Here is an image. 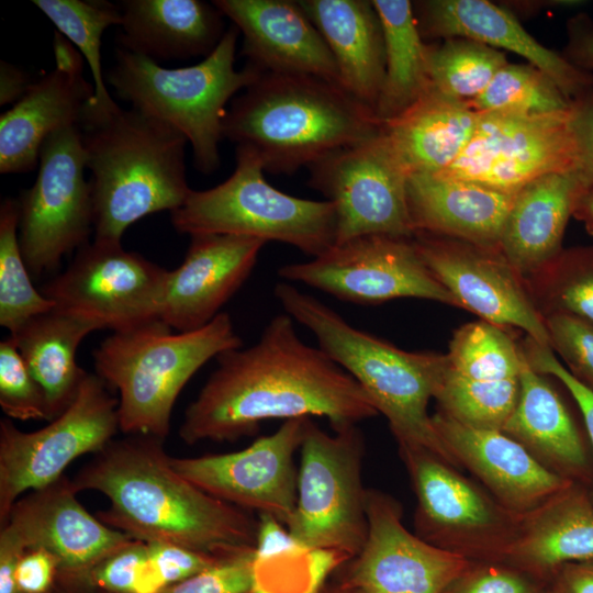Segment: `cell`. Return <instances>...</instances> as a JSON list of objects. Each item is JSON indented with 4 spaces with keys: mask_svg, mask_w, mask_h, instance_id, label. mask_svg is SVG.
Here are the masks:
<instances>
[{
    "mask_svg": "<svg viewBox=\"0 0 593 593\" xmlns=\"http://www.w3.org/2000/svg\"><path fill=\"white\" fill-rule=\"evenodd\" d=\"M544 321L552 351L574 378L593 391V322L560 313L546 315Z\"/></svg>",
    "mask_w": 593,
    "mask_h": 593,
    "instance_id": "cell-46",
    "label": "cell"
},
{
    "mask_svg": "<svg viewBox=\"0 0 593 593\" xmlns=\"http://www.w3.org/2000/svg\"><path fill=\"white\" fill-rule=\"evenodd\" d=\"M540 314H569L593 322V245L562 249L524 279Z\"/></svg>",
    "mask_w": 593,
    "mask_h": 593,
    "instance_id": "cell-36",
    "label": "cell"
},
{
    "mask_svg": "<svg viewBox=\"0 0 593 593\" xmlns=\"http://www.w3.org/2000/svg\"><path fill=\"white\" fill-rule=\"evenodd\" d=\"M318 593H363L357 588L348 585L337 579L332 582L326 581Z\"/></svg>",
    "mask_w": 593,
    "mask_h": 593,
    "instance_id": "cell-58",
    "label": "cell"
},
{
    "mask_svg": "<svg viewBox=\"0 0 593 593\" xmlns=\"http://www.w3.org/2000/svg\"><path fill=\"white\" fill-rule=\"evenodd\" d=\"M309 550L301 546L289 533L288 528L269 514H259L255 544V559Z\"/></svg>",
    "mask_w": 593,
    "mask_h": 593,
    "instance_id": "cell-52",
    "label": "cell"
},
{
    "mask_svg": "<svg viewBox=\"0 0 593 593\" xmlns=\"http://www.w3.org/2000/svg\"><path fill=\"white\" fill-rule=\"evenodd\" d=\"M77 494L72 480L64 474L21 496L1 528L25 550L42 548L51 552L58 562L57 572L85 570L133 538L91 515Z\"/></svg>",
    "mask_w": 593,
    "mask_h": 593,
    "instance_id": "cell-20",
    "label": "cell"
},
{
    "mask_svg": "<svg viewBox=\"0 0 593 593\" xmlns=\"http://www.w3.org/2000/svg\"><path fill=\"white\" fill-rule=\"evenodd\" d=\"M432 422L450 455L513 508L534 507L571 486L569 479L542 466L524 445L501 430L473 428L440 411Z\"/></svg>",
    "mask_w": 593,
    "mask_h": 593,
    "instance_id": "cell-24",
    "label": "cell"
},
{
    "mask_svg": "<svg viewBox=\"0 0 593 593\" xmlns=\"http://www.w3.org/2000/svg\"><path fill=\"white\" fill-rule=\"evenodd\" d=\"M169 278L170 270L125 250L121 242L93 239L42 293L93 332L119 333L160 320Z\"/></svg>",
    "mask_w": 593,
    "mask_h": 593,
    "instance_id": "cell-11",
    "label": "cell"
},
{
    "mask_svg": "<svg viewBox=\"0 0 593 593\" xmlns=\"http://www.w3.org/2000/svg\"><path fill=\"white\" fill-rule=\"evenodd\" d=\"M78 593H109V592H104V591H83V592H78Z\"/></svg>",
    "mask_w": 593,
    "mask_h": 593,
    "instance_id": "cell-59",
    "label": "cell"
},
{
    "mask_svg": "<svg viewBox=\"0 0 593 593\" xmlns=\"http://www.w3.org/2000/svg\"><path fill=\"white\" fill-rule=\"evenodd\" d=\"M502 432L562 471L577 475L586 471V451L573 418L557 391L525 357L518 401Z\"/></svg>",
    "mask_w": 593,
    "mask_h": 593,
    "instance_id": "cell-30",
    "label": "cell"
},
{
    "mask_svg": "<svg viewBox=\"0 0 593 593\" xmlns=\"http://www.w3.org/2000/svg\"><path fill=\"white\" fill-rule=\"evenodd\" d=\"M507 63L504 52L468 38L428 44L430 89L454 99L473 100Z\"/></svg>",
    "mask_w": 593,
    "mask_h": 593,
    "instance_id": "cell-37",
    "label": "cell"
},
{
    "mask_svg": "<svg viewBox=\"0 0 593 593\" xmlns=\"http://www.w3.org/2000/svg\"><path fill=\"white\" fill-rule=\"evenodd\" d=\"M181 265L170 270L160 320L183 333L208 325L242 288L266 242L230 234L190 236Z\"/></svg>",
    "mask_w": 593,
    "mask_h": 593,
    "instance_id": "cell-21",
    "label": "cell"
},
{
    "mask_svg": "<svg viewBox=\"0 0 593 593\" xmlns=\"http://www.w3.org/2000/svg\"><path fill=\"white\" fill-rule=\"evenodd\" d=\"M561 593H593V560L560 567Z\"/></svg>",
    "mask_w": 593,
    "mask_h": 593,
    "instance_id": "cell-56",
    "label": "cell"
},
{
    "mask_svg": "<svg viewBox=\"0 0 593 593\" xmlns=\"http://www.w3.org/2000/svg\"><path fill=\"white\" fill-rule=\"evenodd\" d=\"M19 216L18 199H4L0 206V325L10 335L55 307L32 284L19 243Z\"/></svg>",
    "mask_w": 593,
    "mask_h": 593,
    "instance_id": "cell-38",
    "label": "cell"
},
{
    "mask_svg": "<svg viewBox=\"0 0 593 593\" xmlns=\"http://www.w3.org/2000/svg\"><path fill=\"white\" fill-rule=\"evenodd\" d=\"M417 496V521L429 535L478 530L496 521L491 503L441 458L418 447L399 445Z\"/></svg>",
    "mask_w": 593,
    "mask_h": 593,
    "instance_id": "cell-32",
    "label": "cell"
},
{
    "mask_svg": "<svg viewBox=\"0 0 593 593\" xmlns=\"http://www.w3.org/2000/svg\"><path fill=\"white\" fill-rule=\"evenodd\" d=\"M366 512L365 545L335 579L363 593H444L469 570L465 556L411 534L390 495L367 489Z\"/></svg>",
    "mask_w": 593,
    "mask_h": 593,
    "instance_id": "cell-16",
    "label": "cell"
},
{
    "mask_svg": "<svg viewBox=\"0 0 593 593\" xmlns=\"http://www.w3.org/2000/svg\"><path fill=\"white\" fill-rule=\"evenodd\" d=\"M515 193L440 174H413L406 198L414 230L499 249Z\"/></svg>",
    "mask_w": 593,
    "mask_h": 593,
    "instance_id": "cell-25",
    "label": "cell"
},
{
    "mask_svg": "<svg viewBox=\"0 0 593 593\" xmlns=\"http://www.w3.org/2000/svg\"><path fill=\"white\" fill-rule=\"evenodd\" d=\"M119 400L97 374L87 373L69 406L34 432L0 421V525L27 491L45 488L86 454H98L119 426Z\"/></svg>",
    "mask_w": 593,
    "mask_h": 593,
    "instance_id": "cell-10",
    "label": "cell"
},
{
    "mask_svg": "<svg viewBox=\"0 0 593 593\" xmlns=\"http://www.w3.org/2000/svg\"><path fill=\"white\" fill-rule=\"evenodd\" d=\"M567 45L562 56L580 70L593 71V21L584 13L567 22Z\"/></svg>",
    "mask_w": 593,
    "mask_h": 593,
    "instance_id": "cell-53",
    "label": "cell"
},
{
    "mask_svg": "<svg viewBox=\"0 0 593 593\" xmlns=\"http://www.w3.org/2000/svg\"><path fill=\"white\" fill-rule=\"evenodd\" d=\"M33 82L30 76L8 61L0 63V105L18 102Z\"/></svg>",
    "mask_w": 593,
    "mask_h": 593,
    "instance_id": "cell-55",
    "label": "cell"
},
{
    "mask_svg": "<svg viewBox=\"0 0 593 593\" xmlns=\"http://www.w3.org/2000/svg\"><path fill=\"white\" fill-rule=\"evenodd\" d=\"M238 35V29L230 25L211 54L199 64L181 68H165L146 56L118 47L115 61L104 74L105 82L121 100L187 138L194 167L204 175L220 167L219 143L227 102L260 76L249 65L235 69Z\"/></svg>",
    "mask_w": 593,
    "mask_h": 593,
    "instance_id": "cell-7",
    "label": "cell"
},
{
    "mask_svg": "<svg viewBox=\"0 0 593 593\" xmlns=\"http://www.w3.org/2000/svg\"><path fill=\"white\" fill-rule=\"evenodd\" d=\"M216 360L179 427L188 445L235 441L271 419L320 416L337 428L379 414L349 373L301 339L287 313L272 317L254 345Z\"/></svg>",
    "mask_w": 593,
    "mask_h": 593,
    "instance_id": "cell-1",
    "label": "cell"
},
{
    "mask_svg": "<svg viewBox=\"0 0 593 593\" xmlns=\"http://www.w3.org/2000/svg\"><path fill=\"white\" fill-rule=\"evenodd\" d=\"M412 4L424 41L462 37L519 55L550 77L570 101L593 90V74L540 44L503 5L488 0H421Z\"/></svg>",
    "mask_w": 593,
    "mask_h": 593,
    "instance_id": "cell-22",
    "label": "cell"
},
{
    "mask_svg": "<svg viewBox=\"0 0 593 593\" xmlns=\"http://www.w3.org/2000/svg\"><path fill=\"white\" fill-rule=\"evenodd\" d=\"M506 553L519 564L549 571L593 560V502L571 486L552 496Z\"/></svg>",
    "mask_w": 593,
    "mask_h": 593,
    "instance_id": "cell-33",
    "label": "cell"
},
{
    "mask_svg": "<svg viewBox=\"0 0 593 593\" xmlns=\"http://www.w3.org/2000/svg\"><path fill=\"white\" fill-rule=\"evenodd\" d=\"M548 593H561L560 591H552V592H548Z\"/></svg>",
    "mask_w": 593,
    "mask_h": 593,
    "instance_id": "cell-60",
    "label": "cell"
},
{
    "mask_svg": "<svg viewBox=\"0 0 593 593\" xmlns=\"http://www.w3.org/2000/svg\"><path fill=\"white\" fill-rule=\"evenodd\" d=\"M518 395L519 378L472 380L454 373L446 362L434 399L440 412L463 425L502 432L517 404Z\"/></svg>",
    "mask_w": 593,
    "mask_h": 593,
    "instance_id": "cell-40",
    "label": "cell"
},
{
    "mask_svg": "<svg viewBox=\"0 0 593 593\" xmlns=\"http://www.w3.org/2000/svg\"><path fill=\"white\" fill-rule=\"evenodd\" d=\"M32 2L52 21L57 32L79 51L90 68L94 96L87 103L81 121L116 112L120 107L111 98L102 72L101 43L108 27L121 24L120 7L104 0Z\"/></svg>",
    "mask_w": 593,
    "mask_h": 593,
    "instance_id": "cell-35",
    "label": "cell"
},
{
    "mask_svg": "<svg viewBox=\"0 0 593 593\" xmlns=\"http://www.w3.org/2000/svg\"><path fill=\"white\" fill-rule=\"evenodd\" d=\"M25 548L5 528L0 532V593H20L15 570Z\"/></svg>",
    "mask_w": 593,
    "mask_h": 593,
    "instance_id": "cell-54",
    "label": "cell"
},
{
    "mask_svg": "<svg viewBox=\"0 0 593 593\" xmlns=\"http://www.w3.org/2000/svg\"><path fill=\"white\" fill-rule=\"evenodd\" d=\"M385 46V75L374 109L380 124L398 118L430 89L428 44L409 0H372Z\"/></svg>",
    "mask_w": 593,
    "mask_h": 593,
    "instance_id": "cell-34",
    "label": "cell"
},
{
    "mask_svg": "<svg viewBox=\"0 0 593 593\" xmlns=\"http://www.w3.org/2000/svg\"><path fill=\"white\" fill-rule=\"evenodd\" d=\"M278 275L355 304L416 298L459 307L427 268L412 237H356L309 261L284 265Z\"/></svg>",
    "mask_w": 593,
    "mask_h": 593,
    "instance_id": "cell-13",
    "label": "cell"
},
{
    "mask_svg": "<svg viewBox=\"0 0 593 593\" xmlns=\"http://www.w3.org/2000/svg\"><path fill=\"white\" fill-rule=\"evenodd\" d=\"M468 103L477 112L529 115L568 111L572 105L550 77L528 63L504 65Z\"/></svg>",
    "mask_w": 593,
    "mask_h": 593,
    "instance_id": "cell-41",
    "label": "cell"
},
{
    "mask_svg": "<svg viewBox=\"0 0 593 593\" xmlns=\"http://www.w3.org/2000/svg\"><path fill=\"white\" fill-rule=\"evenodd\" d=\"M572 126L578 144L573 172L584 189L593 188V90L572 101Z\"/></svg>",
    "mask_w": 593,
    "mask_h": 593,
    "instance_id": "cell-50",
    "label": "cell"
},
{
    "mask_svg": "<svg viewBox=\"0 0 593 593\" xmlns=\"http://www.w3.org/2000/svg\"><path fill=\"white\" fill-rule=\"evenodd\" d=\"M479 118L468 101L429 89L404 113L382 124V131L409 176L437 174L461 155Z\"/></svg>",
    "mask_w": 593,
    "mask_h": 593,
    "instance_id": "cell-29",
    "label": "cell"
},
{
    "mask_svg": "<svg viewBox=\"0 0 593 593\" xmlns=\"http://www.w3.org/2000/svg\"><path fill=\"white\" fill-rule=\"evenodd\" d=\"M71 480L78 492L105 495L110 505L96 516L133 539L209 555L255 547L258 519L183 478L172 467L164 439L113 438Z\"/></svg>",
    "mask_w": 593,
    "mask_h": 593,
    "instance_id": "cell-2",
    "label": "cell"
},
{
    "mask_svg": "<svg viewBox=\"0 0 593 593\" xmlns=\"http://www.w3.org/2000/svg\"><path fill=\"white\" fill-rule=\"evenodd\" d=\"M55 68L33 82L0 116V172L32 171L53 133L79 125L93 83L83 76V57L59 32L54 33Z\"/></svg>",
    "mask_w": 593,
    "mask_h": 593,
    "instance_id": "cell-19",
    "label": "cell"
},
{
    "mask_svg": "<svg viewBox=\"0 0 593 593\" xmlns=\"http://www.w3.org/2000/svg\"><path fill=\"white\" fill-rule=\"evenodd\" d=\"M86 166L91 172L94 239L121 242L138 220L181 206L187 183V138L171 126L124 110L81 122Z\"/></svg>",
    "mask_w": 593,
    "mask_h": 593,
    "instance_id": "cell-4",
    "label": "cell"
},
{
    "mask_svg": "<svg viewBox=\"0 0 593 593\" xmlns=\"http://www.w3.org/2000/svg\"><path fill=\"white\" fill-rule=\"evenodd\" d=\"M147 547L149 560L166 588L211 567L221 556L166 542H148Z\"/></svg>",
    "mask_w": 593,
    "mask_h": 593,
    "instance_id": "cell-48",
    "label": "cell"
},
{
    "mask_svg": "<svg viewBox=\"0 0 593 593\" xmlns=\"http://www.w3.org/2000/svg\"><path fill=\"white\" fill-rule=\"evenodd\" d=\"M309 184L332 202L336 244L367 235L413 237L409 175L381 131L309 167Z\"/></svg>",
    "mask_w": 593,
    "mask_h": 593,
    "instance_id": "cell-15",
    "label": "cell"
},
{
    "mask_svg": "<svg viewBox=\"0 0 593 593\" xmlns=\"http://www.w3.org/2000/svg\"><path fill=\"white\" fill-rule=\"evenodd\" d=\"M255 586V547H242L222 553L203 571L160 593H251Z\"/></svg>",
    "mask_w": 593,
    "mask_h": 593,
    "instance_id": "cell-45",
    "label": "cell"
},
{
    "mask_svg": "<svg viewBox=\"0 0 593 593\" xmlns=\"http://www.w3.org/2000/svg\"><path fill=\"white\" fill-rule=\"evenodd\" d=\"M412 238L427 268L459 307L482 321L521 328L538 344L550 346L544 317L524 279L499 249L424 232Z\"/></svg>",
    "mask_w": 593,
    "mask_h": 593,
    "instance_id": "cell-18",
    "label": "cell"
},
{
    "mask_svg": "<svg viewBox=\"0 0 593 593\" xmlns=\"http://www.w3.org/2000/svg\"><path fill=\"white\" fill-rule=\"evenodd\" d=\"M58 562L45 549H27L21 557L15 581L20 593H56Z\"/></svg>",
    "mask_w": 593,
    "mask_h": 593,
    "instance_id": "cell-51",
    "label": "cell"
},
{
    "mask_svg": "<svg viewBox=\"0 0 593 593\" xmlns=\"http://www.w3.org/2000/svg\"><path fill=\"white\" fill-rule=\"evenodd\" d=\"M445 356L450 371L481 381L517 379L524 362L522 348L504 327L482 320L459 327Z\"/></svg>",
    "mask_w": 593,
    "mask_h": 593,
    "instance_id": "cell-39",
    "label": "cell"
},
{
    "mask_svg": "<svg viewBox=\"0 0 593 593\" xmlns=\"http://www.w3.org/2000/svg\"><path fill=\"white\" fill-rule=\"evenodd\" d=\"M147 561V544L131 539L85 570L57 572L56 593H135Z\"/></svg>",
    "mask_w": 593,
    "mask_h": 593,
    "instance_id": "cell-43",
    "label": "cell"
},
{
    "mask_svg": "<svg viewBox=\"0 0 593 593\" xmlns=\"http://www.w3.org/2000/svg\"><path fill=\"white\" fill-rule=\"evenodd\" d=\"M530 368L540 374H551L569 391L583 417L593 449V391L574 378L558 360L550 346L526 336L521 347Z\"/></svg>",
    "mask_w": 593,
    "mask_h": 593,
    "instance_id": "cell-47",
    "label": "cell"
},
{
    "mask_svg": "<svg viewBox=\"0 0 593 593\" xmlns=\"http://www.w3.org/2000/svg\"><path fill=\"white\" fill-rule=\"evenodd\" d=\"M257 156L236 146V167L222 183L190 191L170 212L179 234H230L291 245L314 258L336 244V212L327 200L287 194L267 182Z\"/></svg>",
    "mask_w": 593,
    "mask_h": 593,
    "instance_id": "cell-8",
    "label": "cell"
},
{
    "mask_svg": "<svg viewBox=\"0 0 593 593\" xmlns=\"http://www.w3.org/2000/svg\"><path fill=\"white\" fill-rule=\"evenodd\" d=\"M348 559L332 550H307L255 559L251 593H318L332 572Z\"/></svg>",
    "mask_w": 593,
    "mask_h": 593,
    "instance_id": "cell-42",
    "label": "cell"
},
{
    "mask_svg": "<svg viewBox=\"0 0 593 593\" xmlns=\"http://www.w3.org/2000/svg\"><path fill=\"white\" fill-rule=\"evenodd\" d=\"M310 417L284 421L270 435L233 452L171 457L172 467L191 483L246 511L269 514L286 527L298 497L294 454Z\"/></svg>",
    "mask_w": 593,
    "mask_h": 593,
    "instance_id": "cell-17",
    "label": "cell"
},
{
    "mask_svg": "<svg viewBox=\"0 0 593 593\" xmlns=\"http://www.w3.org/2000/svg\"><path fill=\"white\" fill-rule=\"evenodd\" d=\"M573 172L549 174L519 189L505 217L499 250L523 278L540 271L563 248L579 193Z\"/></svg>",
    "mask_w": 593,
    "mask_h": 593,
    "instance_id": "cell-26",
    "label": "cell"
},
{
    "mask_svg": "<svg viewBox=\"0 0 593 593\" xmlns=\"http://www.w3.org/2000/svg\"><path fill=\"white\" fill-rule=\"evenodd\" d=\"M213 4L242 33L240 54L260 74L312 75L340 86L335 59L299 1L215 0Z\"/></svg>",
    "mask_w": 593,
    "mask_h": 593,
    "instance_id": "cell-23",
    "label": "cell"
},
{
    "mask_svg": "<svg viewBox=\"0 0 593 593\" xmlns=\"http://www.w3.org/2000/svg\"><path fill=\"white\" fill-rule=\"evenodd\" d=\"M243 346L227 313L192 332L161 320L112 333L92 351L96 373L119 392V426L126 435L165 439L174 405L209 360Z\"/></svg>",
    "mask_w": 593,
    "mask_h": 593,
    "instance_id": "cell-6",
    "label": "cell"
},
{
    "mask_svg": "<svg viewBox=\"0 0 593 593\" xmlns=\"http://www.w3.org/2000/svg\"><path fill=\"white\" fill-rule=\"evenodd\" d=\"M374 111L339 85L303 74H260L235 98L223 138L250 149L264 170L293 174L377 135Z\"/></svg>",
    "mask_w": 593,
    "mask_h": 593,
    "instance_id": "cell-3",
    "label": "cell"
},
{
    "mask_svg": "<svg viewBox=\"0 0 593 593\" xmlns=\"http://www.w3.org/2000/svg\"><path fill=\"white\" fill-rule=\"evenodd\" d=\"M479 113L474 133L461 155L437 174L516 193L542 176L577 170L571 108L533 115Z\"/></svg>",
    "mask_w": 593,
    "mask_h": 593,
    "instance_id": "cell-14",
    "label": "cell"
},
{
    "mask_svg": "<svg viewBox=\"0 0 593 593\" xmlns=\"http://www.w3.org/2000/svg\"><path fill=\"white\" fill-rule=\"evenodd\" d=\"M91 332L90 326L53 309L31 318L10 335L45 392L51 421L74 401L88 373L77 363L76 354Z\"/></svg>",
    "mask_w": 593,
    "mask_h": 593,
    "instance_id": "cell-31",
    "label": "cell"
},
{
    "mask_svg": "<svg viewBox=\"0 0 593 593\" xmlns=\"http://www.w3.org/2000/svg\"><path fill=\"white\" fill-rule=\"evenodd\" d=\"M86 169L79 125L45 139L36 179L18 198L19 243L33 277L58 268L66 254L89 243L93 208Z\"/></svg>",
    "mask_w": 593,
    "mask_h": 593,
    "instance_id": "cell-12",
    "label": "cell"
},
{
    "mask_svg": "<svg viewBox=\"0 0 593 593\" xmlns=\"http://www.w3.org/2000/svg\"><path fill=\"white\" fill-rule=\"evenodd\" d=\"M120 47L155 61L206 57L221 42L223 14L200 0H125Z\"/></svg>",
    "mask_w": 593,
    "mask_h": 593,
    "instance_id": "cell-28",
    "label": "cell"
},
{
    "mask_svg": "<svg viewBox=\"0 0 593 593\" xmlns=\"http://www.w3.org/2000/svg\"><path fill=\"white\" fill-rule=\"evenodd\" d=\"M0 406L3 413L20 421H51L46 395L30 372L14 339L0 343Z\"/></svg>",
    "mask_w": 593,
    "mask_h": 593,
    "instance_id": "cell-44",
    "label": "cell"
},
{
    "mask_svg": "<svg viewBox=\"0 0 593 593\" xmlns=\"http://www.w3.org/2000/svg\"><path fill=\"white\" fill-rule=\"evenodd\" d=\"M365 439L357 424L323 430L307 419L300 447L298 497L287 524L292 537L309 550H332L348 560L368 534L367 489L361 468Z\"/></svg>",
    "mask_w": 593,
    "mask_h": 593,
    "instance_id": "cell-9",
    "label": "cell"
},
{
    "mask_svg": "<svg viewBox=\"0 0 593 593\" xmlns=\"http://www.w3.org/2000/svg\"><path fill=\"white\" fill-rule=\"evenodd\" d=\"M572 216L582 222L586 232L593 236V188L579 193Z\"/></svg>",
    "mask_w": 593,
    "mask_h": 593,
    "instance_id": "cell-57",
    "label": "cell"
},
{
    "mask_svg": "<svg viewBox=\"0 0 593 593\" xmlns=\"http://www.w3.org/2000/svg\"><path fill=\"white\" fill-rule=\"evenodd\" d=\"M338 69L340 86L374 111L385 75L382 24L367 0H300Z\"/></svg>",
    "mask_w": 593,
    "mask_h": 593,
    "instance_id": "cell-27",
    "label": "cell"
},
{
    "mask_svg": "<svg viewBox=\"0 0 593 593\" xmlns=\"http://www.w3.org/2000/svg\"><path fill=\"white\" fill-rule=\"evenodd\" d=\"M444 593H538L526 577L507 569L467 571Z\"/></svg>",
    "mask_w": 593,
    "mask_h": 593,
    "instance_id": "cell-49",
    "label": "cell"
},
{
    "mask_svg": "<svg viewBox=\"0 0 593 593\" xmlns=\"http://www.w3.org/2000/svg\"><path fill=\"white\" fill-rule=\"evenodd\" d=\"M273 293L284 313L306 327L318 347L360 384L387 417L399 445L426 449L449 465L458 462L427 413L446 367L445 355L402 350L353 326L290 282H278Z\"/></svg>",
    "mask_w": 593,
    "mask_h": 593,
    "instance_id": "cell-5",
    "label": "cell"
}]
</instances>
